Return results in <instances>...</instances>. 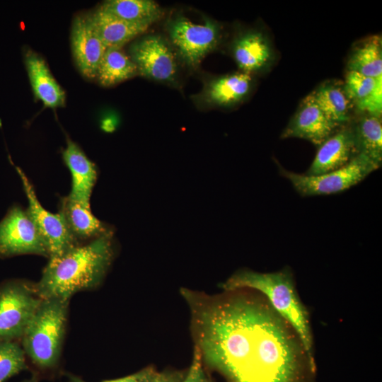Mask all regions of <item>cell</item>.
I'll use <instances>...</instances> for the list:
<instances>
[{
	"instance_id": "obj_24",
	"label": "cell",
	"mask_w": 382,
	"mask_h": 382,
	"mask_svg": "<svg viewBox=\"0 0 382 382\" xmlns=\"http://www.w3.org/2000/svg\"><path fill=\"white\" fill-rule=\"evenodd\" d=\"M139 75L137 68L122 48H107L97 70L100 85L109 87Z\"/></svg>"
},
{
	"instance_id": "obj_16",
	"label": "cell",
	"mask_w": 382,
	"mask_h": 382,
	"mask_svg": "<svg viewBox=\"0 0 382 382\" xmlns=\"http://www.w3.org/2000/svg\"><path fill=\"white\" fill-rule=\"evenodd\" d=\"M59 212L74 239L83 243L112 233V230L98 219L90 207L71 199L69 195L61 198Z\"/></svg>"
},
{
	"instance_id": "obj_30",
	"label": "cell",
	"mask_w": 382,
	"mask_h": 382,
	"mask_svg": "<svg viewBox=\"0 0 382 382\" xmlns=\"http://www.w3.org/2000/svg\"><path fill=\"white\" fill-rule=\"evenodd\" d=\"M38 379L39 378L37 376L33 375L30 379L25 380L22 382H38Z\"/></svg>"
},
{
	"instance_id": "obj_31",
	"label": "cell",
	"mask_w": 382,
	"mask_h": 382,
	"mask_svg": "<svg viewBox=\"0 0 382 382\" xmlns=\"http://www.w3.org/2000/svg\"><path fill=\"white\" fill-rule=\"evenodd\" d=\"M200 382H211V381L206 376L205 374L201 378Z\"/></svg>"
},
{
	"instance_id": "obj_27",
	"label": "cell",
	"mask_w": 382,
	"mask_h": 382,
	"mask_svg": "<svg viewBox=\"0 0 382 382\" xmlns=\"http://www.w3.org/2000/svg\"><path fill=\"white\" fill-rule=\"evenodd\" d=\"M158 374L153 366H148L131 375L101 382H151ZM69 382H86L79 376L67 374Z\"/></svg>"
},
{
	"instance_id": "obj_25",
	"label": "cell",
	"mask_w": 382,
	"mask_h": 382,
	"mask_svg": "<svg viewBox=\"0 0 382 382\" xmlns=\"http://www.w3.org/2000/svg\"><path fill=\"white\" fill-rule=\"evenodd\" d=\"M352 127L358 154L366 155L380 167L382 161L381 117L364 114Z\"/></svg>"
},
{
	"instance_id": "obj_2",
	"label": "cell",
	"mask_w": 382,
	"mask_h": 382,
	"mask_svg": "<svg viewBox=\"0 0 382 382\" xmlns=\"http://www.w3.org/2000/svg\"><path fill=\"white\" fill-rule=\"evenodd\" d=\"M115 255L112 233L78 244L50 257L35 284L42 299H70L75 293L97 288L103 282Z\"/></svg>"
},
{
	"instance_id": "obj_4",
	"label": "cell",
	"mask_w": 382,
	"mask_h": 382,
	"mask_svg": "<svg viewBox=\"0 0 382 382\" xmlns=\"http://www.w3.org/2000/svg\"><path fill=\"white\" fill-rule=\"evenodd\" d=\"M69 302L55 298L42 299L21 339L38 378L53 374L59 367Z\"/></svg>"
},
{
	"instance_id": "obj_15",
	"label": "cell",
	"mask_w": 382,
	"mask_h": 382,
	"mask_svg": "<svg viewBox=\"0 0 382 382\" xmlns=\"http://www.w3.org/2000/svg\"><path fill=\"white\" fill-rule=\"evenodd\" d=\"M357 154L352 125L343 126L318 146L306 175H318L337 170L347 165Z\"/></svg>"
},
{
	"instance_id": "obj_28",
	"label": "cell",
	"mask_w": 382,
	"mask_h": 382,
	"mask_svg": "<svg viewBox=\"0 0 382 382\" xmlns=\"http://www.w3.org/2000/svg\"><path fill=\"white\" fill-rule=\"evenodd\" d=\"M204 374L202 359L199 351L195 347L192 364L182 382H200Z\"/></svg>"
},
{
	"instance_id": "obj_11",
	"label": "cell",
	"mask_w": 382,
	"mask_h": 382,
	"mask_svg": "<svg viewBox=\"0 0 382 382\" xmlns=\"http://www.w3.org/2000/svg\"><path fill=\"white\" fill-rule=\"evenodd\" d=\"M252 75L237 71L207 79L198 93L192 96L204 108H230L242 103L253 88Z\"/></svg>"
},
{
	"instance_id": "obj_26",
	"label": "cell",
	"mask_w": 382,
	"mask_h": 382,
	"mask_svg": "<svg viewBox=\"0 0 382 382\" xmlns=\"http://www.w3.org/2000/svg\"><path fill=\"white\" fill-rule=\"evenodd\" d=\"M26 355L17 341H0V382L28 369Z\"/></svg>"
},
{
	"instance_id": "obj_5",
	"label": "cell",
	"mask_w": 382,
	"mask_h": 382,
	"mask_svg": "<svg viewBox=\"0 0 382 382\" xmlns=\"http://www.w3.org/2000/svg\"><path fill=\"white\" fill-rule=\"evenodd\" d=\"M166 29L178 59L193 69L219 46L221 39V25L207 16L197 20L175 13L167 20Z\"/></svg>"
},
{
	"instance_id": "obj_18",
	"label": "cell",
	"mask_w": 382,
	"mask_h": 382,
	"mask_svg": "<svg viewBox=\"0 0 382 382\" xmlns=\"http://www.w3.org/2000/svg\"><path fill=\"white\" fill-rule=\"evenodd\" d=\"M25 64L35 98L47 108L64 106L65 92L52 75L45 61L28 50L25 53Z\"/></svg>"
},
{
	"instance_id": "obj_17",
	"label": "cell",
	"mask_w": 382,
	"mask_h": 382,
	"mask_svg": "<svg viewBox=\"0 0 382 382\" xmlns=\"http://www.w3.org/2000/svg\"><path fill=\"white\" fill-rule=\"evenodd\" d=\"M64 161L69 169L72 183L69 196L90 207L91 192L97 178L95 164L91 161L81 148L72 140H66V147L62 152Z\"/></svg>"
},
{
	"instance_id": "obj_1",
	"label": "cell",
	"mask_w": 382,
	"mask_h": 382,
	"mask_svg": "<svg viewBox=\"0 0 382 382\" xmlns=\"http://www.w3.org/2000/svg\"><path fill=\"white\" fill-rule=\"evenodd\" d=\"M219 295L182 289L195 347L228 382H308L313 355L259 292Z\"/></svg>"
},
{
	"instance_id": "obj_7",
	"label": "cell",
	"mask_w": 382,
	"mask_h": 382,
	"mask_svg": "<svg viewBox=\"0 0 382 382\" xmlns=\"http://www.w3.org/2000/svg\"><path fill=\"white\" fill-rule=\"evenodd\" d=\"M378 168L366 155L358 154L343 167L322 175L298 174L282 167L279 170L301 195L308 197L345 191L362 181Z\"/></svg>"
},
{
	"instance_id": "obj_23",
	"label": "cell",
	"mask_w": 382,
	"mask_h": 382,
	"mask_svg": "<svg viewBox=\"0 0 382 382\" xmlns=\"http://www.w3.org/2000/svg\"><path fill=\"white\" fill-rule=\"evenodd\" d=\"M348 71L364 76L382 79V40L373 35L359 42L352 50L347 62Z\"/></svg>"
},
{
	"instance_id": "obj_8",
	"label": "cell",
	"mask_w": 382,
	"mask_h": 382,
	"mask_svg": "<svg viewBox=\"0 0 382 382\" xmlns=\"http://www.w3.org/2000/svg\"><path fill=\"white\" fill-rule=\"evenodd\" d=\"M129 53L139 75L168 85L177 84L178 57L162 36L151 34L139 38L130 45Z\"/></svg>"
},
{
	"instance_id": "obj_21",
	"label": "cell",
	"mask_w": 382,
	"mask_h": 382,
	"mask_svg": "<svg viewBox=\"0 0 382 382\" xmlns=\"http://www.w3.org/2000/svg\"><path fill=\"white\" fill-rule=\"evenodd\" d=\"M311 95L325 115L338 127L345 126L349 121L352 104L344 84L335 81H325Z\"/></svg>"
},
{
	"instance_id": "obj_12",
	"label": "cell",
	"mask_w": 382,
	"mask_h": 382,
	"mask_svg": "<svg viewBox=\"0 0 382 382\" xmlns=\"http://www.w3.org/2000/svg\"><path fill=\"white\" fill-rule=\"evenodd\" d=\"M71 42L73 57L81 73L87 79L96 78L107 48L93 28L88 15H79L74 18Z\"/></svg>"
},
{
	"instance_id": "obj_10",
	"label": "cell",
	"mask_w": 382,
	"mask_h": 382,
	"mask_svg": "<svg viewBox=\"0 0 382 382\" xmlns=\"http://www.w3.org/2000/svg\"><path fill=\"white\" fill-rule=\"evenodd\" d=\"M17 171L28 200L27 210L47 245L49 258L59 255L79 244L70 234L61 214L47 211L38 201L33 187L25 173L19 168H17Z\"/></svg>"
},
{
	"instance_id": "obj_13",
	"label": "cell",
	"mask_w": 382,
	"mask_h": 382,
	"mask_svg": "<svg viewBox=\"0 0 382 382\" xmlns=\"http://www.w3.org/2000/svg\"><path fill=\"white\" fill-rule=\"evenodd\" d=\"M339 127L330 120L309 94L282 132L281 138H300L319 146Z\"/></svg>"
},
{
	"instance_id": "obj_29",
	"label": "cell",
	"mask_w": 382,
	"mask_h": 382,
	"mask_svg": "<svg viewBox=\"0 0 382 382\" xmlns=\"http://www.w3.org/2000/svg\"><path fill=\"white\" fill-rule=\"evenodd\" d=\"M185 375L180 372H158L151 382H182Z\"/></svg>"
},
{
	"instance_id": "obj_6",
	"label": "cell",
	"mask_w": 382,
	"mask_h": 382,
	"mask_svg": "<svg viewBox=\"0 0 382 382\" xmlns=\"http://www.w3.org/2000/svg\"><path fill=\"white\" fill-rule=\"evenodd\" d=\"M42 301L35 284L20 279L0 284V341L21 340Z\"/></svg>"
},
{
	"instance_id": "obj_19",
	"label": "cell",
	"mask_w": 382,
	"mask_h": 382,
	"mask_svg": "<svg viewBox=\"0 0 382 382\" xmlns=\"http://www.w3.org/2000/svg\"><path fill=\"white\" fill-rule=\"evenodd\" d=\"M344 88L352 104L363 114L381 117L382 79L348 71Z\"/></svg>"
},
{
	"instance_id": "obj_22",
	"label": "cell",
	"mask_w": 382,
	"mask_h": 382,
	"mask_svg": "<svg viewBox=\"0 0 382 382\" xmlns=\"http://www.w3.org/2000/svg\"><path fill=\"white\" fill-rule=\"evenodd\" d=\"M100 7L127 22L147 28L163 16L162 8L152 0H108Z\"/></svg>"
},
{
	"instance_id": "obj_3",
	"label": "cell",
	"mask_w": 382,
	"mask_h": 382,
	"mask_svg": "<svg viewBox=\"0 0 382 382\" xmlns=\"http://www.w3.org/2000/svg\"><path fill=\"white\" fill-rule=\"evenodd\" d=\"M222 288L225 291L250 289L261 294L293 328L307 351L313 355L310 316L298 294L289 270L265 273L250 270H238L222 284Z\"/></svg>"
},
{
	"instance_id": "obj_14",
	"label": "cell",
	"mask_w": 382,
	"mask_h": 382,
	"mask_svg": "<svg viewBox=\"0 0 382 382\" xmlns=\"http://www.w3.org/2000/svg\"><path fill=\"white\" fill-rule=\"evenodd\" d=\"M231 48L241 71L250 75L266 71L274 57L269 37L259 30L241 32L233 40Z\"/></svg>"
},
{
	"instance_id": "obj_9",
	"label": "cell",
	"mask_w": 382,
	"mask_h": 382,
	"mask_svg": "<svg viewBox=\"0 0 382 382\" xmlns=\"http://www.w3.org/2000/svg\"><path fill=\"white\" fill-rule=\"evenodd\" d=\"M23 254L50 257L47 245L28 210L14 206L0 222V257Z\"/></svg>"
},
{
	"instance_id": "obj_20",
	"label": "cell",
	"mask_w": 382,
	"mask_h": 382,
	"mask_svg": "<svg viewBox=\"0 0 382 382\" xmlns=\"http://www.w3.org/2000/svg\"><path fill=\"white\" fill-rule=\"evenodd\" d=\"M91 22L106 48H122L147 27L121 19L99 7L88 15Z\"/></svg>"
}]
</instances>
